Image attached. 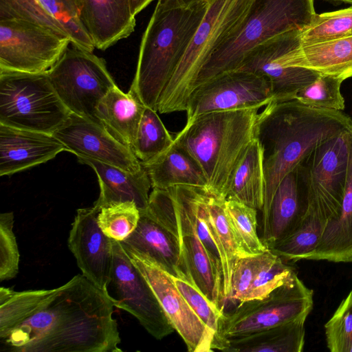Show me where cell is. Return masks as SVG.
Instances as JSON below:
<instances>
[{
	"instance_id": "obj_1",
	"label": "cell",
	"mask_w": 352,
	"mask_h": 352,
	"mask_svg": "<svg viewBox=\"0 0 352 352\" xmlns=\"http://www.w3.org/2000/svg\"><path fill=\"white\" fill-rule=\"evenodd\" d=\"M114 307L109 292L78 274L1 342L16 352H120Z\"/></svg>"
},
{
	"instance_id": "obj_2",
	"label": "cell",
	"mask_w": 352,
	"mask_h": 352,
	"mask_svg": "<svg viewBox=\"0 0 352 352\" xmlns=\"http://www.w3.org/2000/svg\"><path fill=\"white\" fill-rule=\"evenodd\" d=\"M344 131H352V119L342 111L296 100L272 101L258 113L256 138L263 151L265 179L261 228L283 178L314 148Z\"/></svg>"
},
{
	"instance_id": "obj_3",
	"label": "cell",
	"mask_w": 352,
	"mask_h": 352,
	"mask_svg": "<svg viewBox=\"0 0 352 352\" xmlns=\"http://www.w3.org/2000/svg\"><path fill=\"white\" fill-rule=\"evenodd\" d=\"M259 109L204 113L186 122L175 137L173 144L201 168L210 194L226 199L232 173L256 138Z\"/></svg>"
},
{
	"instance_id": "obj_4",
	"label": "cell",
	"mask_w": 352,
	"mask_h": 352,
	"mask_svg": "<svg viewBox=\"0 0 352 352\" xmlns=\"http://www.w3.org/2000/svg\"><path fill=\"white\" fill-rule=\"evenodd\" d=\"M208 1L188 6L156 4L142 35L130 91L157 111L160 96L206 14Z\"/></svg>"
},
{
	"instance_id": "obj_5",
	"label": "cell",
	"mask_w": 352,
	"mask_h": 352,
	"mask_svg": "<svg viewBox=\"0 0 352 352\" xmlns=\"http://www.w3.org/2000/svg\"><path fill=\"white\" fill-rule=\"evenodd\" d=\"M316 14L314 0H252L243 20L201 69L194 89L237 69L258 45L286 32L304 29Z\"/></svg>"
},
{
	"instance_id": "obj_6",
	"label": "cell",
	"mask_w": 352,
	"mask_h": 352,
	"mask_svg": "<svg viewBox=\"0 0 352 352\" xmlns=\"http://www.w3.org/2000/svg\"><path fill=\"white\" fill-rule=\"evenodd\" d=\"M208 1L206 15L160 96L161 113L186 111L201 69L243 20L252 0Z\"/></svg>"
},
{
	"instance_id": "obj_7",
	"label": "cell",
	"mask_w": 352,
	"mask_h": 352,
	"mask_svg": "<svg viewBox=\"0 0 352 352\" xmlns=\"http://www.w3.org/2000/svg\"><path fill=\"white\" fill-rule=\"evenodd\" d=\"M70 113L47 72H0V124L53 134Z\"/></svg>"
},
{
	"instance_id": "obj_8",
	"label": "cell",
	"mask_w": 352,
	"mask_h": 352,
	"mask_svg": "<svg viewBox=\"0 0 352 352\" xmlns=\"http://www.w3.org/2000/svg\"><path fill=\"white\" fill-rule=\"evenodd\" d=\"M352 131H344L321 144L296 167L308 212L326 223L336 217L344 195Z\"/></svg>"
},
{
	"instance_id": "obj_9",
	"label": "cell",
	"mask_w": 352,
	"mask_h": 352,
	"mask_svg": "<svg viewBox=\"0 0 352 352\" xmlns=\"http://www.w3.org/2000/svg\"><path fill=\"white\" fill-rule=\"evenodd\" d=\"M313 305V290L296 276L263 298L239 302L229 312L223 311L214 340V350H219L226 339L245 336L307 318Z\"/></svg>"
},
{
	"instance_id": "obj_10",
	"label": "cell",
	"mask_w": 352,
	"mask_h": 352,
	"mask_svg": "<svg viewBox=\"0 0 352 352\" xmlns=\"http://www.w3.org/2000/svg\"><path fill=\"white\" fill-rule=\"evenodd\" d=\"M47 73L71 113L100 122L96 117L97 107L116 86L103 58L72 45Z\"/></svg>"
},
{
	"instance_id": "obj_11",
	"label": "cell",
	"mask_w": 352,
	"mask_h": 352,
	"mask_svg": "<svg viewBox=\"0 0 352 352\" xmlns=\"http://www.w3.org/2000/svg\"><path fill=\"white\" fill-rule=\"evenodd\" d=\"M71 41L21 19L0 18V72H47Z\"/></svg>"
},
{
	"instance_id": "obj_12",
	"label": "cell",
	"mask_w": 352,
	"mask_h": 352,
	"mask_svg": "<svg viewBox=\"0 0 352 352\" xmlns=\"http://www.w3.org/2000/svg\"><path fill=\"white\" fill-rule=\"evenodd\" d=\"M167 190L173 199L170 217L179 241L182 264L188 282L217 309L223 312L226 302L223 282L217 274L197 234L189 186H176Z\"/></svg>"
},
{
	"instance_id": "obj_13",
	"label": "cell",
	"mask_w": 352,
	"mask_h": 352,
	"mask_svg": "<svg viewBox=\"0 0 352 352\" xmlns=\"http://www.w3.org/2000/svg\"><path fill=\"white\" fill-rule=\"evenodd\" d=\"M274 101L268 80L253 72L235 69L196 87L186 107V122L210 112L261 109Z\"/></svg>"
},
{
	"instance_id": "obj_14",
	"label": "cell",
	"mask_w": 352,
	"mask_h": 352,
	"mask_svg": "<svg viewBox=\"0 0 352 352\" xmlns=\"http://www.w3.org/2000/svg\"><path fill=\"white\" fill-rule=\"evenodd\" d=\"M113 267L110 285L114 306L133 315L157 340L171 334L175 329L153 290L134 265L120 242L112 239Z\"/></svg>"
},
{
	"instance_id": "obj_15",
	"label": "cell",
	"mask_w": 352,
	"mask_h": 352,
	"mask_svg": "<svg viewBox=\"0 0 352 352\" xmlns=\"http://www.w3.org/2000/svg\"><path fill=\"white\" fill-rule=\"evenodd\" d=\"M131 261L153 290L175 331L189 352L214 351L213 333L197 316L170 275L148 256L122 245Z\"/></svg>"
},
{
	"instance_id": "obj_16",
	"label": "cell",
	"mask_w": 352,
	"mask_h": 352,
	"mask_svg": "<svg viewBox=\"0 0 352 352\" xmlns=\"http://www.w3.org/2000/svg\"><path fill=\"white\" fill-rule=\"evenodd\" d=\"M301 30L277 35L250 50L237 69L265 77L270 82L274 101L294 100L297 93L314 82L320 74L302 67L288 65V50L300 42Z\"/></svg>"
},
{
	"instance_id": "obj_17",
	"label": "cell",
	"mask_w": 352,
	"mask_h": 352,
	"mask_svg": "<svg viewBox=\"0 0 352 352\" xmlns=\"http://www.w3.org/2000/svg\"><path fill=\"white\" fill-rule=\"evenodd\" d=\"M53 135L77 157L95 160L130 172L142 168L131 147L118 140L101 122L90 118L70 113Z\"/></svg>"
},
{
	"instance_id": "obj_18",
	"label": "cell",
	"mask_w": 352,
	"mask_h": 352,
	"mask_svg": "<svg viewBox=\"0 0 352 352\" xmlns=\"http://www.w3.org/2000/svg\"><path fill=\"white\" fill-rule=\"evenodd\" d=\"M100 209L94 204L77 210L67 244L82 274L96 287L109 292L113 267L112 239L98 224Z\"/></svg>"
},
{
	"instance_id": "obj_19",
	"label": "cell",
	"mask_w": 352,
	"mask_h": 352,
	"mask_svg": "<svg viewBox=\"0 0 352 352\" xmlns=\"http://www.w3.org/2000/svg\"><path fill=\"white\" fill-rule=\"evenodd\" d=\"M0 18L25 19L68 38L74 47L96 48L81 21L78 0H0Z\"/></svg>"
},
{
	"instance_id": "obj_20",
	"label": "cell",
	"mask_w": 352,
	"mask_h": 352,
	"mask_svg": "<svg viewBox=\"0 0 352 352\" xmlns=\"http://www.w3.org/2000/svg\"><path fill=\"white\" fill-rule=\"evenodd\" d=\"M65 146L53 135L0 124V175L45 163Z\"/></svg>"
},
{
	"instance_id": "obj_21",
	"label": "cell",
	"mask_w": 352,
	"mask_h": 352,
	"mask_svg": "<svg viewBox=\"0 0 352 352\" xmlns=\"http://www.w3.org/2000/svg\"><path fill=\"white\" fill-rule=\"evenodd\" d=\"M120 243L148 256L170 276L188 282L182 264L179 241L169 221L163 224L146 210H140L137 228Z\"/></svg>"
},
{
	"instance_id": "obj_22",
	"label": "cell",
	"mask_w": 352,
	"mask_h": 352,
	"mask_svg": "<svg viewBox=\"0 0 352 352\" xmlns=\"http://www.w3.org/2000/svg\"><path fill=\"white\" fill-rule=\"evenodd\" d=\"M80 19L96 48L105 50L135 26L130 0H78Z\"/></svg>"
},
{
	"instance_id": "obj_23",
	"label": "cell",
	"mask_w": 352,
	"mask_h": 352,
	"mask_svg": "<svg viewBox=\"0 0 352 352\" xmlns=\"http://www.w3.org/2000/svg\"><path fill=\"white\" fill-rule=\"evenodd\" d=\"M309 210L295 168L281 181L273 197L261 240L268 249L287 236L303 221Z\"/></svg>"
},
{
	"instance_id": "obj_24",
	"label": "cell",
	"mask_w": 352,
	"mask_h": 352,
	"mask_svg": "<svg viewBox=\"0 0 352 352\" xmlns=\"http://www.w3.org/2000/svg\"><path fill=\"white\" fill-rule=\"evenodd\" d=\"M78 159L80 163L92 168L98 177L100 192L94 204L102 208L114 204L133 201L140 211L147 207L152 186L143 166L139 171L130 172L95 160Z\"/></svg>"
},
{
	"instance_id": "obj_25",
	"label": "cell",
	"mask_w": 352,
	"mask_h": 352,
	"mask_svg": "<svg viewBox=\"0 0 352 352\" xmlns=\"http://www.w3.org/2000/svg\"><path fill=\"white\" fill-rule=\"evenodd\" d=\"M287 58L292 67L345 80L352 77V35L322 43L296 45L287 52Z\"/></svg>"
},
{
	"instance_id": "obj_26",
	"label": "cell",
	"mask_w": 352,
	"mask_h": 352,
	"mask_svg": "<svg viewBox=\"0 0 352 352\" xmlns=\"http://www.w3.org/2000/svg\"><path fill=\"white\" fill-rule=\"evenodd\" d=\"M305 259L336 263L352 261V140L340 212L327 222L318 245Z\"/></svg>"
},
{
	"instance_id": "obj_27",
	"label": "cell",
	"mask_w": 352,
	"mask_h": 352,
	"mask_svg": "<svg viewBox=\"0 0 352 352\" xmlns=\"http://www.w3.org/2000/svg\"><path fill=\"white\" fill-rule=\"evenodd\" d=\"M145 108L133 92L124 93L116 85L98 104L96 117L113 136L131 147Z\"/></svg>"
},
{
	"instance_id": "obj_28",
	"label": "cell",
	"mask_w": 352,
	"mask_h": 352,
	"mask_svg": "<svg viewBox=\"0 0 352 352\" xmlns=\"http://www.w3.org/2000/svg\"><path fill=\"white\" fill-rule=\"evenodd\" d=\"M300 318L245 336L225 340V352H301L305 344V322Z\"/></svg>"
},
{
	"instance_id": "obj_29",
	"label": "cell",
	"mask_w": 352,
	"mask_h": 352,
	"mask_svg": "<svg viewBox=\"0 0 352 352\" xmlns=\"http://www.w3.org/2000/svg\"><path fill=\"white\" fill-rule=\"evenodd\" d=\"M142 165L153 188L167 190L176 186H190L207 189L199 166L186 151L174 144L151 162Z\"/></svg>"
},
{
	"instance_id": "obj_30",
	"label": "cell",
	"mask_w": 352,
	"mask_h": 352,
	"mask_svg": "<svg viewBox=\"0 0 352 352\" xmlns=\"http://www.w3.org/2000/svg\"><path fill=\"white\" fill-rule=\"evenodd\" d=\"M264 193L263 151L255 138L232 173L226 199H233L261 211Z\"/></svg>"
},
{
	"instance_id": "obj_31",
	"label": "cell",
	"mask_w": 352,
	"mask_h": 352,
	"mask_svg": "<svg viewBox=\"0 0 352 352\" xmlns=\"http://www.w3.org/2000/svg\"><path fill=\"white\" fill-rule=\"evenodd\" d=\"M52 289L15 292L0 288V340L6 339L21 323L32 316L52 294Z\"/></svg>"
},
{
	"instance_id": "obj_32",
	"label": "cell",
	"mask_w": 352,
	"mask_h": 352,
	"mask_svg": "<svg viewBox=\"0 0 352 352\" xmlns=\"http://www.w3.org/2000/svg\"><path fill=\"white\" fill-rule=\"evenodd\" d=\"M325 226L318 216L308 212L294 232L268 249L286 263L305 259L316 249Z\"/></svg>"
},
{
	"instance_id": "obj_33",
	"label": "cell",
	"mask_w": 352,
	"mask_h": 352,
	"mask_svg": "<svg viewBox=\"0 0 352 352\" xmlns=\"http://www.w3.org/2000/svg\"><path fill=\"white\" fill-rule=\"evenodd\" d=\"M208 212L216 230L223 273L224 294L226 301L231 294L233 269L241 254L225 210V199L210 195Z\"/></svg>"
},
{
	"instance_id": "obj_34",
	"label": "cell",
	"mask_w": 352,
	"mask_h": 352,
	"mask_svg": "<svg viewBox=\"0 0 352 352\" xmlns=\"http://www.w3.org/2000/svg\"><path fill=\"white\" fill-rule=\"evenodd\" d=\"M146 107L131 148L142 164L151 162L173 144L172 138L157 113Z\"/></svg>"
},
{
	"instance_id": "obj_35",
	"label": "cell",
	"mask_w": 352,
	"mask_h": 352,
	"mask_svg": "<svg viewBox=\"0 0 352 352\" xmlns=\"http://www.w3.org/2000/svg\"><path fill=\"white\" fill-rule=\"evenodd\" d=\"M225 210L241 258L268 250L258 235L257 210L233 199H225Z\"/></svg>"
},
{
	"instance_id": "obj_36",
	"label": "cell",
	"mask_w": 352,
	"mask_h": 352,
	"mask_svg": "<svg viewBox=\"0 0 352 352\" xmlns=\"http://www.w3.org/2000/svg\"><path fill=\"white\" fill-rule=\"evenodd\" d=\"M352 35V6L316 14L309 25L300 31L302 45L329 41Z\"/></svg>"
},
{
	"instance_id": "obj_37",
	"label": "cell",
	"mask_w": 352,
	"mask_h": 352,
	"mask_svg": "<svg viewBox=\"0 0 352 352\" xmlns=\"http://www.w3.org/2000/svg\"><path fill=\"white\" fill-rule=\"evenodd\" d=\"M140 211L133 201H126L102 207L97 217L101 230L109 238L122 242L138 226Z\"/></svg>"
},
{
	"instance_id": "obj_38",
	"label": "cell",
	"mask_w": 352,
	"mask_h": 352,
	"mask_svg": "<svg viewBox=\"0 0 352 352\" xmlns=\"http://www.w3.org/2000/svg\"><path fill=\"white\" fill-rule=\"evenodd\" d=\"M341 78L327 74L320 76L298 91L294 100L312 107L342 111L344 99L341 93Z\"/></svg>"
},
{
	"instance_id": "obj_39",
	"label": "cell",
	"mask_w": 352,
	"mask_h": 352,
	"mask_svg": "<svg viewBox=\"0 0 352 352\" xmlns=\"http://www.w3.org/2000/svg\"><path fill=\"white\" fill-rule=\"evenodd\" d=\"M277 256L268 249L262 254L239 258L232 272L228 300L244 301L257 275Z\"/></svg>"
},
{
	"instance_id": "obj_40",
	"label": "cell",
	"mask_w": 352,
	"mask_h": 352,
	"mask_svg": "<svg viewBox=\"0 0 352 352\" xmlns=\"http://www.w3.org/2000/svg\"><path fill=\"white\" fill-rule=\"evenodd\" d=\"M12 212L0 214V280L14 278L19 272V252L13 231Z\"/></svg>"
},
{
	"instance_id": "obj_41",
	"label": "cell",
	"mask_w": 352,
	"mask_h": 352,
	"mask_svg": "<svg viewBox=\"0 0 352 352\" xmlns=\"http://www.w3.org/2000/svg\"><path fill=\"white\" fill-rule=\"evenodd\" d=\"M296 276L294 269L277 256L257 275L245 300L263 298Z\"/></svg>"
},
{
	"instance_id": "obj_42",
	"label": "cell",
	"mask_w": 352,
	"mask_h": 352,
	"mask_svg": "<svg viewBox=\"0 0 352 352\" xmlns=\"http://www.w3.org/2000/svg\"><path fill=\"white\" fill-rule=\"evenodd\" d=\"M324 329L329 351L343 352L352 337V291L325 324Z\"/></svg>"
},
{
	"instance_id": "obj_43",
	"label": "cell",
	"mask_w": 352,
	"mask_h": 352,
	"mask_svg": "<svg viewBox=\"0 0 352 352\" xmlns=\"http://www.w3.org/2000/svg\"><path fill=\"white\" fill-rule=\"evenodd\" d=\"M170 276L179 292L199 319L213 333L215 338L219 328V318L223 312H220L217 309L190 283Z\"/></svg>"
},
{
	"instance_id": "obj_44",
	"label": "cell",
	"mask_w": 352,
	"mask_h": 352,
	"mask_svg": "<svg viewBox=\"0 0 352 352\" xmlns=\"http://www.w3.org/2000/svg\"><path fill=\"white\" fill-rule=\"evenodd\" d=\"M153 1V0H130L133 14L136 16Z\"/></svg>"
},
{
	"instance_id": "obj_45",
	"label": "cell",
	"mask_w": 352,
	"mask_h": 352,
	"mask_svg": "<svg viewBox=\"0 0 352 352\" xmlns=\"http://www.w3.org/2000/svg\"><path fill=\"white\" fill-rule=\"evenodd\" d=\"M157 4L167 7H175L183 5L182 0H157Z\"/></svg>"
},
{
	"instance_id": "obj_46",
	"label": "cell",
	"mask_w": 352,
	"mask_h": 352,
	"mask_svg": "<svg viewBox=\"0 0 352 352\" xmlns=\"http://www.w3.org/2000/svg\"><path fill=\"white\" fill-rule=\"evenodd\" d=\"M343 352H352V337L344 347Z\"/></svg>"
},
{
	"instance_id": "obj_47",
	"label": "cell",
	"mask_w": 352,
	"mask_h": 352,
	"mask_svg": "<svg viewBox=\"0 0 352 352\" xmlns=\"http://www.w3.org/2000/svg\"><path fill=\"white\" fill-rule=\"evenodd\" d=\"M201 1H208V0H182L183 5L188 6L197 2H199Z\"/></svg>"
},
{
	"instance_id": "obj_48",
	"label": "cell",
	"mask_w": 352,
	"mask_h": 352,
	"mask_svg": "<svg viewBox=\"0 0 352 352\" xmlns=\"http://www.w3.org/2000/svg\"><path fill=\"white\" fill-rule=\"evenodd\" d=\"M334 2H342L345 3H349L352 5V0H328Z\"/></svg>"
}]
</instances>
